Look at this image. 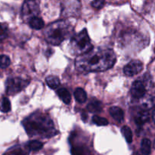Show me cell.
Instances as JSON below:
<instances>
[{
    "mask_svg": "<svg viewBox=\"0 0 155 155\" xmlns=\"http://www.w3.org/2000/svg\"><path fill=\"white\" fill-rule=\"evenodd\" d=\"M69 26L64 21H58L50 24L45 31V39L51 45L61 43L69 35Z\"/></svg>",
    "mask_w": 155,
    "mask_h": 155,
    "instance_id": "obj_3",
    "label": "cell"
},
{
    "mask_svg": "<svg viewBox=\"0 0 155 155\" xmlns=\"http://www.w3.org/2000/svg\"><path fill=\"white\" fill-rule=\"evenodd\" d=\"M82 118H83V120L86 121V120H87V114H86V112H83L82 113Z\"/></svg>",
    "mask_w": 155,
    "mask_h": 155,
    "instance_id": "obj_24",
    "label": "cell"
},
{
    "mask_svg": "<svg viewBox=\"0 0 155 155\" xmlns=\"http://www.w3.org/2000/svg\"><path fill=\"white\" fill-rule=\"evenodd\" d=\"M74 97L77 101L79 103H84L87 99V95L86 92H85L84 89L82 88H77L74 92Z\"/></svg>",
    "mask_w": 155,
    "mask_h": 155,
    "instance_id": "obj_14",
    "label": "cell"
},
{
    "mask_svg": "<svg viewBox=\"0 0 155 155\" xmlns=\"http://www.w3.org/2000/svg\"><path fill=\"white\" fill-rule=\"evenodd\" d=\"M29 83V80H24L20 77H10L6 80L5 83L6 93L11 95H15L28 86Z\"/></svg>",
    "mask_w": 155,
    "mask_h": 155,
    "instance_id": "obj_5",
    "label": "cell"
},
{
    "mask_svg": "<svg viewBox=\"0 0 155 155\" xmlns=\"http://www.w3.org/2000/svg\"><path fill=\"white\" fill-rule=\"evenodd\" d=\"M121 133H122L123 136L125 138L126 141L129 144L132 143V142H133V133H132L131 129L129 127L125 126V127L121 129Z\"/></svg>",
    "mask_w": 155,
    "mask_h": 155,
    "instance_id": "obj_19",
    "label": "cell"
},
{
    "mask_svg": "<svg viewBox=\"0 0 155 155\" xmlns=\"http://www.w3.org/2000/svg\"><path fill=\"white\" fill-rule=\"evenodd\" d=\"M104 0H94L92 2V6L95 8L99 9L104 6Z\"/></svg>",
    "mask_w": 155,
    "mask_h": 155,
    "instance_id": "obj_23",
    "label": "cell"
},
{
    "mask_svg": "<svg viewBox=\"0 0 155 155\" xmlns=\"http://www.w3.org/2000/svg\"><path fill=\"white\" fill-rule=\"evenodd\" d=\"M143 69V64L139 60H134L130 61L127 65L124 67V72L128 77H133L141 72Z\"/></svg>",
    "mask_w": 155,
    "mask_h": 155,
    "instance_id": "obj_7",
    "label": "cell"
},
{
    "mask_svg": "<svg viewBox=\"0 0 155 155\" xmlns=\"http://www.w3.org/2000/svg\"><path fill=\"white\" fill-rule=\"evenodd\" d=\"M39 12L38 0H25L22 8V14L24 17L30 16V18L35 17Z\"/></svg>",
    "mask_w": 155,
    "mask_h": 155,
    "instance_id": "obj_6",
    "label": "cell"
},
{
    "mask_svg": "<svg viewBox=\"0 0 155 155\" xmlns=\"http://www.w3.org/2000/svg\"><path fill=\"white\" fill-rule=\"evenodd\" d=\"M102 103L98 99L93 98L87 105V109L91 113H99L102 110Z\"/></svg>",
    "mask_w": 155,
    "mask_h": 155,
    "instance_id": "obj_10",
    "label": "cell"
},
{
    "mask_svg": "<svg viewBox=\"0 0 155 155\" xmlns=\"http://www.w3.org/2000/svg\"><path fill=\"white\" fill-rule=\"evenodd\" d=\"M116 61L113 50L106 48H92L76 59V68L80 71L98 72L110 69Z\"/></svg>",
    "mask_w": 155,
    "mask_h": 155,
    "instance_id": "obj_1",
    "label": "cell"
},
{
    "mask_svg": "<svg viewBox=\"0 0 155 155\" xmlns=\"http://www.w3.org/2000/svg\"><path fill=\"white\" fill-rule=\"evenodd\" d=\"M149 118L150 115L148 111H147V110H142V111L138 113L136 118H135V121H136V124L138 126H142L146 122H148L149 120Z\"/></svg>",
    "mask_w": 155,
    "mask_h": 155,
    "instance_id": "obj_12",
    "label": "cell"
},
{
    "mask_svg": "<svg viewBox=\"0 0 155 155\" xmlns=\"http://www.w3.org/2000/svg\"><path fill=\"white\" fill-rule=\"evenodd\" d=\"M29 25L30 26L31 28L35 29V30H40V29L43 28L44 21L40 18L35 16L30 18L29 21Z\"/></svg>",
    "mask_w": 155,
    "mask_h": 155,
    "instance_id": "obj_13",
    "label": "cell"
},
{
    "mask_svg": "<svg viewBox=\"0 0 155 155\" xmlns=\"http://www.w3.org/2000/svg\"><path fill=\"white\" fill-rule=\"evenodd\" d=\"M8 27L7 24L0 23V42L5 40L8 37Z\"/></svg>",
    "mask_w": 155,
    "mask_h": 155,
    "instance_id": "obj_20",
    "label": "cell"
},
{
    "mask_svg": "<svg viewBox=\"0 0 155 155\" xmlns=\"http://www.w3.org/2000/svg\"><path fill=\"white\" fill-rule=\"evenodd\" d=\"M56 93L64 104H70L71 101V95L68 89H65V88H60V89H58V90L56 91Z\"/></svg>",
    "mask_w": 155,
    "mask_h": 155,
    "instance_id": "obj_11",
    "label": "cell"
},
{
    "mask_svg": "<svg viewBox=\"0 0 155 155\" xmlns=\"http://www.w3.org/2000/svg\"><path fill=\"white\" fill-rule=\"evenodd\" d=\"M110 114L114 119L117 122L120 123L124 120V110L119 107H111L109 109Z\"/></svg>",
    "mask_w": 155,
    "mask_h": 155,
    "instance_id": "obj_9",
    "label": "cell"
},
{
    "mask_svg": "<svg viewBox=\"0 0 155 155\" xmlns=\"http://www.w3.org/2000/svg\"><path fill=\"white\" fill-rule=\"evenodd\" d=\"M154 147H155V142H154Z\"/></svg>",
    "mask_w": 155,
    "mask_h": 155,
    "instance_id": "obj_26",
    "label": "cell"
},
{
    "mask_svg": "<svg viewBox=\"0 0 155 155\" xmlns=\"http://www.w3.org/2000/svg\"><path fill=\"white\" fill-rule=\"evenodd\" d=\"M146 93V88L143 82L140 80H136L133 83L131 88L132 96L136 99H139L145 96Z\"/></svg>",
    "mask_w": 155,
    "mask_h": 155,
    "instance_id": "obj_8",
    "label": "cell"
},
{
    "mask_svg": "<svg viewBox=\"0 0 155 155\" xmlns=\"http://www.w3.org/2000/svg\"><path fill=\"white\" fill-rule=\"evenodd\" d=\"M92 122L95 124H96L97 126H107L108 124V121L107 119L104 117H101L99 116H94L92 117Z\"/></svg>",
    "mask_w": 155,
    "mask_h": 155,
    "instance_id": "obj_21",
    "label": "cell"
},
{
    "mask_svg": "<svg viewBox=\"0 0 155 155\" xmlns=\"http://www.w3.org/2000/svg\"><path fill=\"white\" fill-rule=\"evenodd\" d=\"M11 60L8 56L5 55V54H0V68H8L10 65Z\"/></svg>",
    "mask_w": 155,
    "mask_h": 155,
    "instance_id": "obj_22",
    "label": "cell"
},
{
    "mask_svg": "<svg viewBox=\"0 0 155 155\" xmlns=\"http://www.w3.org/2000/svg\"><path fill=\"white\" fill-rule=\"evenodd\" d=\"M45 80H46V83L48 86V87H50L52 89H57L61 84L59 78L55 77V76H49V77H47Z\"/></svg>",
    "mask_w": 155,
    "mask_h": 155,
    "instance_id": "obj_15",
    "label": "cell"
},
{
    "mask_svg": "<svg viewBox=\"0 0 155 155\" xmlns=\"http://www.w3.org/2000/svg\"><path fill=\"white\" fill-rule=\"evenodd\" d=\"M0 110L2 113H8L11 110V102L8 98L4 97L0 99Z\"/></svg>",
    "mask_w": 155,
    "mask_h": 155,
    "instance_id": "obj_18",
    "label": "cell"
},
{
    "mask_svg": "<svg viewBox=\"0 0 155 155\" xmlns=\"http://www.w3.org/2000/svg\"><path fill=\"white\" fill-rule=\"evenodd\" d=\"M152 119H153V121L154 122L155 124V110L153 111V114H152Z\"/></svg>",
    "mask_w": 155,
    "mask_h": 155,
    "instance_id": "obj_25",
    "label": "cell"
},
{
    "mask_svg": "<svg viewBox=\"0 0 155 155\" xmlns=\"http://www.w3.org/2000/svg\"><path fill=\"white\" fill-rule=\"evenodd\" d=\"M42 147H43V144L41 142H39V141L36 140L30 141V142H29L27 144V149L32 151H39L40 149H42Z\"/></svg>",
    "mask_w": 155,
    "mask_h": 155,
    "instance_id": "obj_17",
    "label": "cell"
},
{
    "mask_svg": "<svg viewBox=\"0 0 155 155\" xmlns=\"http://www.w3.org/2000/svg\"><path fill=\"white\" fill-rule=\"evenodd\" d=\"M71 45L74 54H83L92 48L90 38L86 29L82 30L78 34L71 39Z\"/></svg>",
    "mask_w": 155,
    "mask_h": 155,
    "instance_id": "obj_4",
    "label": "cell"
},
{
    "mask_svg": "<svg viewBox=\"0 0 155 155\" xmlns=\"http://www.w3.org/2000/svg\"><path fill=\"white\" fill-rule=\"evenodd\" d=\"M24 127L30 136H39L50 137L55 135L54 124L51 120L43 114L35 113L23 121Z\"/></svg>",
    "mask_w": 155,
    "mask_h": 155,
    "instance_id": "obj_2",
    "label": "cell"
},
{
    "mask_svg": "<svg viewBox=\"0 0 155 155\" xmlns=\"http://www.w3.org/2000/svg\"><path fill=\"white\" fill-rule=\"evenodd\" d=\"M151 142L149 139H144L141 142V151L143 154L148 155L151 154Z\"/></svg>",
    "mask_w": 155,
    "mask_h": 155,
    "instance_id": "obj_16",
    "label": "cell"
}]
</instances>
